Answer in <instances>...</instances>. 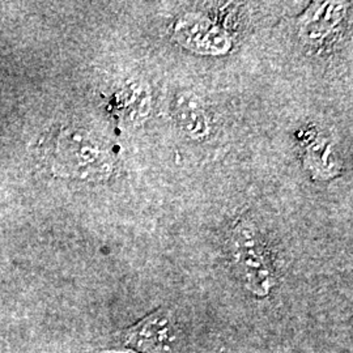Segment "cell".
<instances>
[{"instance_id": "obj_2", "label": "cell", "mask_w": 353, "mask_h": 353, "mask_svg": "<svg viewBox=\"0 0 353 353\" xmlns=\"http://www.w3.org/2000/svg\"><path fill=\"white\" fill-rule=\"evenodd\" d=\"M182 330L170 309L159 307L114 336L102 353H181Z\"/></svg>"}, {"instance_id": "obj_5", "label": "cell", "mask_w": 353, "mask_h": 353, "mask_svg": "<svg viewBox=\"0 0 353 353\" xmlns=\"http://www.w3.org/2000/svg\"><path fill=\"white\" fill-rule=\"evenodd\" d=\"M181 128L194 139H202L208 132L207 117L199 99L192 94H181L174 108Z\"/></svg>"}, {"instance_id": "obj_1", "label": "cell", "mask_w": 353, "mask_h": 353, "mask_svg": "<svg viewBox=\"0 0 353 353\" xmlns=\"http://www.w3.org/2000/svg\"><path fill=\"white\" fill-rule=\"evenodd\" d=\"M229 249L232 265L246 290L255 297H267L276 285V274L258 229L249 223L239 224L230 236Z\"/></svg>"}, {"instance_id": "obj_3", "label": "cell", "mask_w": 353, "mask_h": 353, "mask_svg": "<svg viewBox=\"0 0 353 353\" xmlns=\"http://www.w3.org/2000/svg\"><path fill=\"white\" fill-rule=\"evenodd\" d=\"M58 141V154L68 172L81 176H101L108 172V156L85 135L65 130Z\"/></svg>"}, {"instance_id": "obj_4", "label": "cell", "mask_w": 353, "mask_h": 353, "mask_svg": "<svg viewBox=\"0 0 353 353\" xmlns=\"http://www.w3.org/2000/svg\"><path fill=\"white\" fill-rule=\"evenodd\" d=\"M344 7L339 3H325L312 8L303 17L301 33L303 38L312 42H318L327 37L331 30L339 24Z\"/></svg>"}]
</instances>
